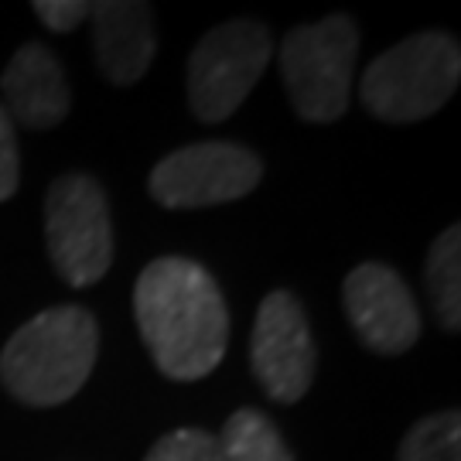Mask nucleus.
<instances>
[{
  "mask_svg": "<svg viewBox=\"0 0 461 461\" xmlns=\"http://www.w3.org/2000/svg\"><path fill=\"white\" fill-rule=\"evenodd\" d=\"M133 318L167 379L195 383L226 356L230 312L215 277L195 260L161 257L144 267L133 287Z\"/></svg>",
  "mask_w": 461,
  "mask_h": 461,
  "instance_id": "obj_1",
  "label": "nucleus"
},
{
  "mask_svg": "<svg viewBox=\"0 0 461 461\" xmlns=\"http://www.w3.org/2000/svg\"><path fill=\"white\" fill-rule=\"evenodd\" d=\"M99 352L96 318L83 304L34 314L0 352V383L28 407H59L83 390Z\"/></svg>",
  "mask_w": 461,
  "mask_h": 461,
  "instance_id": "obj_2",
  "label": "nucleus"
},
{
  "mask_svg": "<svg viewBox=\"0 0 461 461\" xmlns=\"http://www.w3.org/2000/svg\"><path fill=\"white\" fill-rule=\"evenodd\" d=\"M461 79V49L445 32H417L366 68V110L386 123H417L438 113Z\"/></svg>",
  "mask_w": 461,
  "mask_h": 461,
  "instance_id": "obj_3",
  "label": "nucleus"
},
{
  "mask_svg": "<svg viewBox=\"0 0 461 461\" xmlns=\"http://www.w3.org/2000/svg\"><path fill=\"white\" fill-rule=\"evenodd\" d=\"M359 28L348 14L301 24L280 41V76L301 120L335 123L348 110Z\"/></svg>",
  "mask_w": 461,
  "mask_h": 461,
  "instance_id": "obj_4",
  "label": "nucleus"
},
{
  "mask_svg": "<svg viewBox=\"0 0 461 461\" xmlns=\"http://www.w3.org/2000/svg\"><path fill=\"white\" fill-rule=\"evenodd\" d=\"M274 55V38L267 24L236 17L205 34L188 59V103L202 123L230 120L253 86L260 83Z\"/></svg>",
  "mask_w": 461,
  "mask_h": 461,
  "instance_id": "obj_5",
  "label": "nucleus"
},
{
  "mask_svg": "<svg viewBox=\"0 0 461 461\" xmlns=\"http://www.w3.org/2000/svg\"><path fill=\"white\" fill-rule=\"evenodd\" d=\"M45 243L59 277L72 287L96 284L113 264L110 202L89 175H62L45 195Z\"/></svg>",
  "mask_w": 461,
  "mask_h": 461,
  "instance_id": "obj_6",
  "label": "nucleus"
},
{
  "mask_svg": "<svg viewBox=\"0 0 461 461\" xmlns=\"http://www.w3.org/2000/svg\"><path fill=\"white\" fill-rule=\"evenodd\" d=\"M264 178L257 150L232 140H202L165 154L148 178L165 209H205L249 195Z\"/></svg>",
  "mask_w": 461,
  "mask_h": 461,
  "instance_id": "obj_7",
  "label": "nucleus"
},
{
  "mask_svg": "<svg viewBox=\"0 0 461 461\" xmlns=\"http://www.w3.org/2000/svg\"><path fill=\"white\" fill-rule=\"evenodd\" d=\"M249 363L264 393L277 403H297L312 390L318 356L304 308L291 291H270L260 301Z\"/></svg>",
  "mask_w": 461,
  "mask_h": 461,
  "instance_id": "obj_8",
  "label": "nucleus"
},
{
  "mask_svg": "<svg viewBox=\"0 0 461 461\" xmlns=\"http://www.w3.org/2000/svg\"><path fill=\"white\" fill-rule=\"evenodd\" d=\"M346 314L369 352L400 356L420 339V312L407 280L386 264H363L342 287Z\"/></svg>",
  "mask_w": 461,
  "mask_h": 461,
  "instance_id": "obj_9",
  "label": "nucleus"
},
{
  "mask_svg": "<svg viewBox=\"0 0 461 461\" xmlns=\"http://www.w3.org/2000/svg\"><path fill=\"white\" fill-rule=\"evenodd\" d=\"M0 106L11 116V123L28 131H51L66 120L72 106L66 72L55 51L41 41H28L11 55L0 76Z\"/></svg>",
  "mask_w": 461,
  "mask_h": 461,
  "instance_id": "obj_10",
  "label": "nucleus"
},
{
  "mask_svg": "<svg viewBox=\"0 0 461 461\" xmlns=\"http://www.w3.org/2000/svg\"><path fill=\"white\" fill-rule=\"evenodd\" d=\"M89 17L99 72L113 86L140 83L158 49L154 11L137 0H103L89 7Z\"/></svg>",
  "mask_w": 461,
  "mask_h": 461,
  "instance_id": "obj_11",
  "label": "nucleus"
},
{
  "mask_svg": "<svg viewBox=\"0 0 461 461\" xmlns=\"http://www.w3.org/2000/svg\"><path fill=\"white\" fill-rule=\"evenodd\" d=\"M428 297L445 331L461 325V230L447 226L428 249Z\"/></svg>",
  "mask_w": 461,
  "mask_h": 461,
  "instance_id": "obj_12",
  "label": "nucleus"
},
{
  "mask_svg": "<svg viewBox=\"0 0 461 461\" xmlns=\"http://www.w3.org/2000/svg\"><path fill=\"white\" fill-rule=\"evenodd\" d=\"M215 441L222 461H294L274 420L260 411H236Z\"/></svg>",
  "mask_w": 461,
  "mask_h": 461,
  "instance_id": "obj_13",
  "label": "nucleus"
},
{
  "mask_svg": "<svg viewBox=\"0 0 461 461\" xmlns=\"http://www.w3.org/2000/svg\"><path fill=\"white\" fill-rule=\"evenodd\" d=\"M396 461H461L458 411H441L417 420L400 441Z\"/></svg>",
  "mask_w": 461,
  "mask_h": 461,
  "instance_id": "obj_14",
  "label": "nucleus"
},
{
  "mask_svg": "<svg viewBox=\"0 0 461 461\" xmlns=\"http://www.w3.org/2000/svg\"><path fill=\"white\" fill-rule=\"evenodd\" d=\"M144 461H222L215 434L202 428H178L165 434Z\"/></svg>",
  "mask_w": 461,
  "mask_h": 461,
  "instance_id": "obj_15",
  "label": "nucleus"
},
{
  "mask_svg": "<svg viewBox=\"0 0 461 461\" xmlns=\"http://www.w3.org/2000/svg\"><path fill=\"white\" fill-rule=\"evenodd\" d=\"M21 185V154H17V133L11 116L0 106V202H11Z\"/></svg>",
  "mask_w": 461,
  "mask_h": 461,
  "instance_id": "obj_16",
  "label": "nucleus"
},
{
  "mask_svg": "<svg viewBox=\"0 0 461 461\" xmlns=\"http://www.w3.org/2000/svg\"><path fill=\"white\" fill-rule=\"evenodd\" d=\"M89 7H93V4H86V0H34L38 21L59 34L79 28L86 17H89Z\"/></svg>",
  "mask_w": 461,
  "mask_h": 461,
  "instance_id": "obj_17",
  "label": "nucleus"
}]
</instances>
